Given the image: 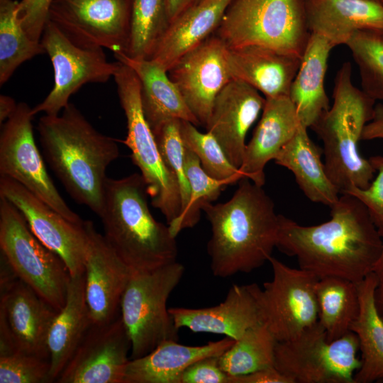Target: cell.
Here are the masks:
<instances>
[{
  "mask_svg": "<svg viewBox=\"0 0 383 383\" xmlns=\"http://www.w3.org/2000/svg\"><path fill=\"white\" fill-rule=\"evenodd\" d=\"M43 153L70 196L99 216L108 167L119 156L117 140L98 131L70 102L37 126Z\"/></svg>",
  "mask_w": 383,
  "mask_h": 383,
  "instance_id": "3957f363",
  "label": "cell"
},
{
  "mask_svg": "<svg viewBox=\"0 0 383 383\" xmlns=\"http://www.w3.org/2000/svg\"><path fill=\"white\" fill-rule=\"evenodd\" d=\"M129 11V0H53L48 19L74 42L118 54L126 50Z\"/></svg>",
  "mask_w": 383,
  "mask_h": 383,
  "instance_id": "9a60e30c",
  "label": "cell"
},
{
  "mask_svg": "<svg viewBox=\"0 0 383 383\" xmlns=\"http://www.w3.org/2000/svg\"><path fill=\"white\" fill-rule=\"evenodd\" d=\"M227 51L223 40L213 34L186 53L167 71L188 108L204 127L216 96L233 79Z\"/></svg>",
  "mask_w": 383,
  "mask_h": 383,
  "instance_id": "ac0fdd59",
  "label": "cell"
},
{
  "mask_svg": "<svg viewBox=\"0 0 383 383\" xmlns=\"http://www.w3.org/2000/svg\"><path fill=\"white\" fill-rule=\"evenodd\" d=\"M277 343L265 323L257 326L245 332L218 357L220 367L233 377L274 366Z\"/></svg>",
  "mask_w": 383,
  "mask_h": 383,
  "instance_id": "836d02e7",
  "label": "cell"
},
{
  "mask_svg": "<svg viewBox=\"0 0 383 383\" xmlns=\"http://www.w3.org/2000/svg\"><path fill=\"white\" fill-rule=\"evenodd\" d=\"M202 210L211 224L207 252L214 276L250 273L269 261L277 245L279 214L262 187L243 177L228 201L208 203Z\"/></svg>",
  "mask_w": 383,
  "mask_h": 383,
  "instance_id": "7a4b0ae2",
  "label": "cell"
},
{
  "mask_svg": "<svg viewBox=\"0 0 383 383\" xmlns=\"http://www.w3.org/2000/svg\"><path fill=\"white\" fill-rule=\"evenodd\" d=\"M330 220L302 226L279 215L276 248L295 257L299 268L319 279L338 277L354 282L372 272L382 238L367 207L355 196L340 194Z\"/></svg>",
  "mask_w": 383,
  "mask_h": 383,
  "instance_id": "6da1fadb",
  "label": "cell"
},
{
  "mask_svg": "<svg viewBox=\"0 0 383 383\" xmlns=\"http://www.w3.org/2000/svg\"><path fill=\"white\" fill-rule=\"evenodd\" d=\"M32 109L18 103L3 123L0 135V176L8 177L28 189L67 220L83 221L67 204L49 175L35 141Z\"/></svg>",
  "mask_w": 383,
  "mask_h": 383,
  "instance_id": "4fadbf2b",
  "label": "cell"
},
{
  "mask_svg": "<svg viewBox=\"0 0 383 383\" xmlns=\"http://www.w3.org/2000/svg\"><path fill=\"white\" fill-rule=\"evenodd\" d=\"M382 317H383V316H382Z\"/></svg>",
  "mask_w": 383,
  "mask_h": 383,
  "instance_id": "f907efd6",
  "label": "cell"
},
{
  "mask_svg": "<svg viewBox=\"0 0 383 383\" xmlns=\"http://www.w3.org/2000/svg\"><path fill=\"white\" fill-rule=\"evenodd\" d=\"M91 325L85 298L84 272L71 276L66 302L50 328L48 348L52 382H56Z\"/></svg>",
  "mask_w": 383,
  "mask_h": 383,
  "instance_id": "f1b7e54d",
  "label": "cell"
},
{
  "mask_svg": "<svg viewBox=\"0 0 383 383\" xmlns=\"http://www.w3.org/2000/svg\"><path fill=\"white\" fill-rule=\"evenodd\" d=\"M40 42L52 65L54 86L45 99L32 108L34 116L59 115L84 84L105 83L118 68V62H109L103 48L74 42L49 19Z\"/></svg>",
  "mask_w": 383,
  "mask_h": 383,
  "instance_id": "8fae6325",
  "label": "cell"
},
{
  "mask_svg": "<svg viewBox=\"0 0 383 383\" xmlns=\"http://www.w3.org/2000/svg\"><path fill=\"white\" fill-rule=\"evenodd\" d=\"M377 174L365 189L351 187L346 193L355 196L368 209L375 225L383 223V155L369 158Z\"/></svg>",
  "mask_w": 383,
  "mask_h": 383,
  "instance_id": "60d3db41",
  "label": "cell"
},
{
  "mask_svg": "<svg viewBox=\"0 0 383 383\" xmlns=\"http://www.w3.org/2000/svg\"><path fill=\"white\" fill-rule=\"evenodd\" d=\"M184 165L190 186V199L184 211L168 224L174 237L182 230L195 226L200 219L203 206L216 201L226 187L233 184L229 180H218L209 175L202 168L198 157L186 146Z\"/></svg>",
  "mask_w": 383,
  "mask_h": 383,
  "instance_id": "d590c367",
  "label": "cell"
},
{
  "mask_svg": "<svg viewBox=\"0 0 383 383\" xmlns=\"http://www.w3.org/2000/svg\"><path fill=\"white\" fill-rule=\"evenodd\" d=\"M50 360L21 352L0 354V383L52 382Z\"/></svg>",
  "mask_w": 383,
  "mask_h": 383,
  "instance_id": "ab89813d",
  "label": "cell"
},
{
  "mask_svg": "<svg viewBox=\"0 0 383 383\" xmlns=\"http://www.w3.org/2000/svg\"><path fill=\"white\" fill-rule=\"evenodd\" d=\"M310 34L305 0H232L214 33L228 48L260 45L301 58Z\"/></svg>",
  "mask_w": 383,
  "mask_h": 383,
  "instance_id": "8992f818",
  "label": "cell"
},
{
  "mask_svg": "<svg viewBox=\"0 0 383 383\" xmlns=\"http://www.w3.org/2000/svg\"><path fill=\"white\" fill-rule=\"evenodd\" d=\"M18 1L0 0V85H4L24 62L46 54L41 43L32 40L17 16Z\"/></svg>",
  "mask_w": 383,
  "mask_h": 383,
  "instance_id": "d6a6232c",
  "label": "cell"
},
{
  "mask_svg": "<svg viewBox=\"0 0 383 383\" xmlns=\"http://www.w3.org/2000/svg\"><path fill=\"white\" fill-rule=\"evenodd\" d=\"M377 227L382 238V248L372 272L374 274L377 281L375 289L376 304L379 313L383 316V223Z\"/></svg>",
  "mask_w": 383,
  "mask_h": 383,
  "instance_id": "bcb514c9",
  "label": "cell"
},
{
  "mask_svg": "<svg viewBox=\"0 0 383 383\" xmlns=\"http://www.w3.org/2000/svg\"><path fill=\"white\" fill-rule=\"evenodd\" d=\"M377 283L373 272L357 282L360 311L350 331L359 340L361 365L354 383L383 381V317L375 301Z\"/></svg>",
  "mask_w": 383,
  "mask_h": 383,
  "instance_id": "4dcf8cb0",
  "label": "cell"
},
{
  "mask_svg": "<svg viewBox=\"0 0 383 383\" xmlns=\"http://www.w3.org/2000/svg\"><path fill=\"white\" fill-rule=\"evenodd\" d=\"M230 383H292L291 381L277 370L274 366L256 370L251 373L230 376Z\"/></svg>",
  "mask_w": 383,
  "mask_h": 383,
  "instance_id": "ee69618b",
  "label": "cell"
},
{
  "mask_svg": "<svg viewBox=\"0 0 383 383\" xmlns=\"http://www.w3.org/2000/svg\"><path fill=\"white\" fill-rule=\"evenodd\" d=\"M305 9L310 33L334 48L345 45L358 30H383V4L376 1L305 0Z\"/></svg>",
  "mask_w": 383,
  "mask_h": 383,
  "instance_id": "cb8c5ba5",
  "label": "cell"
},
{
  "mask_svg": "<svg viewBox=\"0 0 383 383\" xmlns=\"http://www.w3.org/2000/svg\"><path fill=\"white\" fill-rule=\"evenodd\" d=\"M53 0H21L17 16L23 28L33 40L40 42Z\"/></svg>",
  "mask_w": 383,
  "mask_h": 383,
  "instance_id": "b9f144b4",
  "label": "cell"
},
{
  "mask_svg": "<svg viewBox=\"0 0 383 383\" xmlns=\"http://www.w3.org/2000/svg\"><path fill=\"white\" fill-rule=\"evenodd\" d=\"M184 270L176 261L132 272L121 301V316L131 342L130 359L147 355L164 341L178 340L179 329L167 303Z\"/></svg>",
  "mask_w": 383,
  "mask_h": 383,
  "instance_id": "52a82bcc",
  "label": "cell"
},
{
  "mask_svg": "<svg viewBox=\"0 0 383 383\" xmlns=\"http://www.w3.org/2000/svg\"><path fill=\"white\" fill-rule=\"evenodd\" d=\"M333 104L311 128L323 144L326 172L342 194L351 187L365 189L376 173L359 151V142L371 120L375 100L352 81V66L344 62L336 73Z\"/></svg>",
  "mask_w": 383,
  "mask_h": 383,
  "instance_id": "5b68a950",
  "label": "cell"
},
{
  "mask_svg": "<svg viewBox=\"0 0 383 383\" xmlns=\"http://www.w3.org/2000/svg\"><path fill=\"white\" fill-rule=\"evenodd\" d=\"M359 350L354 332L329 342L317 322L292 340L277 341L274 365L292 383H354Z\"/></svg>",
  "mask_w": 383,
  "mask_h": 383,
  "instance_id": "30bf717a",
  "label": "cell"
},
{
  "mask_svg": "<svg viewBox=\"0 0 383 383\" xmlns=\"http://www.w3.org/2000/svg\"><path fill=\"white\" fill-rule=\"evenodd\" d=\"M131 342L121 315L92 324L58 376V383H123Z\"/></svg>",
  "mask_w": 383,
  "mask_h": 383,
  "instance_id": "e0dca14e",
  "label": "cell"
},
{
  "mask_svg": "<svg viewBox=\"0 0 383 383\" xmlns=\"http://www.w3.org/2000/svg\"><path fill=\"white\" fill-rule=\"evenodd\" d=\"M383 139V104H375L371 120L366 124L362 140Z\"/></svg>",
  "mask_w": 383,
  "mask_h": 383,
  "instance_id": "f6af8a7d",
  "label": "cell"
},
{
  "mask_svg": "<svg viewBox=\"0 0 383 383\" xmlns=\"http://www.w3.org/2000/svg\"><path fill=\"white\" fill-rule=\"evenodd\" d=\"M118 62L113 79L127 124V135L123 143L130 149L133 162L140 170L152 205L160 210L168 225L181 213L179 184L165 164L145 118L139 79L129 66Z\"/></svg>",
  "mask_w": 383,
  "mask_h": 383,
  "instance_id": "ba28073f",
  "label": "cell"
},
{
  "mask_svg": "<svg viewBox=\"0 0 383 383\" xmlns=\"http://www.w3.org/2000/svg\"><path fill=\"white\" fill-rule=\"evenodd\" d=\"M227 60L233 79L241 80L265 98L289 96L301 57L276 50L246 45L228 48Z\"/></svg>",
  "mask_w": 383,
  "mask_h": 383,
  "instance_id": "603a6c76",
  "label": "cell"
},
{
  "mask_svg": "<svg viewBox=\"0 0 383 383\" xmlns=\"http://www.w3.org/2000/svg\"><path fill=\"white\" fill-rule=\"evenodd\" d=\"M148 196L140 174L106 179L99 216L103 235L132 271L152 270L177 261L176 237L168 225L153 217Z\"/></svg>",
  "mask_w": 383,
  "mask_h": 383,
  "instance_id": "277c9868",
  "label": "cell"
},
{
  "mask_svg": "<svg viewBox=\"0 0 383 383\" xmlns=\"http://www.w3.org/2000/svg\"><path fill=\"white\" fill-rule=\"evenodd\" d=\"M301 123L289 96L265 98L261 118L246 144L239 167L245 177L263 187L265 167L294 137Z\"/></svg>",
  "mask_w": 383,
  "mask_h": 383,
  "instance_id": "7402d4cb",
  "label": "cell"
},
{
  "mask_svg": "<svg viewBox=\"0 0 383 383\" xmlns=\"http://www.w3.org/2000/svg\"><path fill=\"white\" fill-rule=\"evenodd\" d=\"M231 1L204 0L184 12L169 23L151 59L168 71L215 33Z\"/></svg>",
  "mask_w": 383,
  "mask_h": 383,
  "instance_id": "4316f807",
  "label": "cell"
},
{
  "mask_svg": "<svg viewBox=\"0 0 383 383\" xmlns=\"http://www.w3.org/2000/svg\"><path fill=\"white\" fill-rule=\"evenodd\" d=\"M265 98L248 84L231 79L217 94L207 121L206 132L239 168L246 147V135L262 112Z\"/></svg>",
  "mask_w": 383,
  "mask_h": 383,
  "instance_id": "44dd1931",
  "label": "cell"
},
{
  "mask_svg": "<svg viewBox=\"0 0 383 383\" xmlns=\"http://www.w3.org/2000/svg\"><path fill=\"white\" fill-rule=\"evenodd\" d=\"M345 45L358 67L361 89L375 101H383V30H358Z\"/></svg>",
  "mask_w": 383,
  "mask_h": 383,
  "instance_id": "8d00e7d4",
  "label": "cell"
},
{
  "mask_svg": "<svg viewBox=\"0 0 383 383\" xmlns=\"http://www.w3.org/2000/svg\"><path fill=\"white\" fill-rule=\"evenodd\" d=\"M152 133L165 164L177 180L182 201L181 215L187 207L191 192L185 172V146L180 133V120L168 121Z\"/></svg>",
  "mask_w": 383,
  "mask_h": 383,
  "instance_id": "f35d334b",
  "label": "cell"
},
{
  "mask_svg": "<svg viewBox=\"0 0 383 383\" xmlns=\"http://www.w3.org/2000/svg\"><path fill=\"white\" fill-rule=\"evenodd\" d=\"M0 196L21 212L36 238L63 260L71 276L84 272L87 248L84 221L79 225L67 220L23 185L6 176H0Z\"/></svg>",
  "mask_w": 383,
  "mask_h": 383,
  "instance_id": "2e32d148",
  "label": "cell"
},
{
  "mask_svg": "<svg viewBox=\"0 0 383 383\" xmlns=\"http://www.w3.org/2000/svg\"><path fill=\"white\" fill-rule=\"evenodd\" d=\"M0 354L21 352L50 360L48 337L59 311L1 265Z\"/></svg>",
  "mask_w": 383,
  "mask_h": 383,
  "instance_id": "7c38bea8",
  "label": "cell"
},
{
  "mask_svg": "<svg viewBox=\"0 0 383 383\" xmlns=\"http://www.w3.org/2000/svg\"><path fill=\"white\" fill-rule=\"evenodd\" d=\"M268 262L273 277L262 289L265 324L278 342L287 341L318 322L319 278L309 271L290 267L272 256Z\"/></svg>",
  "mask_w": 383,
  "mask_h": 383,
  "instance_id": "5bb4252c",
  "label": "cell"
},
{
  "mask_svg": "<svg viewBox=\"0 0 383 383\" xmlns=\"http://www.w3.org/2000/svg\"><path fill=\"white\" fill-rule=\"evenodd\" d=\"M18 104L11 96L0 95V123L1 126L14 113Z\"/></svg>",
  "mask_w": 383,
  "mask_h": 383,
  "instance_id": "c3c4849f",
  "label": "cell"
},
{
  "mask_svg": "<svg viewBox=\"0 0 383 383\" xmlns=\"http://www.w3.org/2000/svg\"><path fill=\"white\" fill-rule=\"evenodd\" d=\"M218 356L200 359L182 373L180 383H230V376L219 365Z\"/></svg>",
  "mask_w": 383,
  "mask_h": 383,
  "instance_id": "7bdbcfd3",
  "label": "cell"
},
{
  "mask_svg": "<svg viewBox=\"0 0 383 383\" xmlns=\"http://www.w3.org/2000/svg\"><path fill=\"white\" fill-rule=\"evenodd\" d=\"M262 289L256 284L233 285L218 305L189 309H169L176 327L194 333H211L239 339L248 330L265 323Z\"/></svg>",
  "mask_w": 383,
  "mask_h": 383,
  "instance_id": "ffe728a7",
  "label": "cell"
},
{
  "mask_svg": "<svg viewBox=\"0 0 383 383\" xmlns=\"http://www.w3.org/2000/svg\"><path fill=\"white\" fill-rule=\"evenodd\" d=\"M235 342L226 336L198 346L173 340L164 341L147 355L130 359L123 383H180L182 374L189 366L200 359L221 355Z\"/></svg>",
  "mask_w": 383,
  "mask_h": 383,
  "instance_id": "d4e9b609",
  "label": "cell"
},
{
  "mask_svg": "<svg viewBox=\"0 0 383 383\" xmlns=\"http://www.w3.org/2000/svg\"><path fill=\"white\" fill-rule=\"evenodd\" d=\"M307 130L301 124L274 160L293 173L299 187L310 201L331 208L338 201L340 193L326 172L321 150L310 138Z\"/></svg>",
  "mask_w": 383,
  "mask_h": 383,
  "instance_id": "f546056e",
  "label": "cell"
},
{
  "mask_svg": "<svg viewBox=\"0 0 383 383\" xmlns=\"http://www.w3.org/2000/svg\"><path fill=\"white\" fill-rule=\"evenodd\" d=\"M87 248L84 260L85 298L92 324H103L120 314L121 301L132 274L91 221H84Z\"/></svg>",
  "mask_w": 383,
  "mask_h": 383,
  "instance_id": "d6986e66",
  "label": "cell"
},
{
  "mask_svg": "<svg viewBox=\"0 0 383 383\" xmlns=\"http://www.w3.org/2000/svg\"><path fill=\"white\" fill-rule=\"evenodd\" d=\"M383 4V0H373Z\"/></svg>",
  "mask_w": 383,
  "mask_h": 383,
  "instance_id": "681fc988",
  "label": "cell"
},
{
  "mask_svg": "<svg viewBox=\"0 0 383 383\" xmlns=\"http://www.w3.org/2000/svg\"><path fill=\"white\" fill-rule=\"evenodd\" d=\"M180 133L184 145L198 157L204 171L218 180L239 182L243 174L228 158L217 140L209 132L202 133L192 123L180 120Z\"/></svg>",
  "mask_w": 383,
  "mask_h": 383,
  "instance_id": "74e56055",
  "label": "cell"
},
{
  "mask_svg": "<svg viewBox=\"0 0 383 383\" xmlns=\"http://www.w3.org/2000/svg\"><path fill=\"white\" fill-rule=\"evenodd\" d=\"M318 322L329 342L350 331L360 311L357 283L338 277L319 279L316 286Z\"/></svg>",
  "mask_w": 383,
  "mask_h": 383,
  "instance_id": "1f68e13d",
  "label": "cell"
},
{
  "mask_svg": "<svg viewBox=\"0 0 383 383\" xmlns=\"http://www.w3.org/2000/svg\"><path fill=\"white\" fill-rule=\"evenodd\" d=\"M126 55L151 59L169 21L165 0H129Z\"/></svg>",
  "mask_w": 383,
  "mask_h": 383,
  "instance_id": "e575fe53",
  "label": "cell"
},
{
  "mask_svg": "<svg viewBox=\"0 0 383 383\" xmlns=\"http://www.w3.org/2000/svg\"><path fill=\"white\" fill-rule=\"evenodd\" d=\"M0 249L16 275L60 311L64 306L70 271L63 260L33 233L21 212L0 196Z\"/></svg>",
  "mask_w": 383,
  "mask_h": 383,
  "instance_id": "9c48e42d",
  "label": "cell"
},
{
  "mask_svg": "<svg viewBox=\"0 0 383 383\" xmlns=\"http://www.w3.org/2000/svg\"><path fill=\"white\" fill-rule=\"evenodd\" d=\"M116 59L129 66L140 85V98L145 118L153 132L165 122L179 119L196 126L200 123L188 108L167 71L152 59L133 58L124 53Z\"/></svg>",
  "mask_w": 383,
  "mask_h": 383,
  "instance_id": "484cf974",
  "label": "cell"
},
{
  "mask_svg": "<svg viewBox=\"0 0 383 383\" xmlns=\"http://www.w3.org/2000/svg\"><path fill=\"white\" fill-rule=\"evenodd\" d=\"M204 0H165L169 23Z\"/></svg>",
  "mask_w": 383,
  "mask_h": 383,
  "instance_id": "7dc6e473",
  "label": "cell"
},
{
  "mask_svg": "<svg viewBox=\"0 0 383 383\" xmlns=\"http://www.w3.org/2000/svg\"><path fill=\"white\" fill-rule=\"evenodd\" d=\"M333 48L324 37L311 33L290 87L289 97L300 123L308 128L331 106L324 82L329 55Z\"/></svg>",
  "mask_w": 383,
  "mask_h": 383,
  "instance_id": "83f0119b",
  "label": "cell"
}]
</instances>
